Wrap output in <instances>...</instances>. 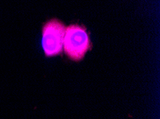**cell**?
<instances>
[{
  "mask_svg": "<svg viewBox=\"0 0 160 119\" xmlns=\"http://www.w3.org/2000/svg\"><path fill=\"white\" fill-rule=\"evenodd\" d=\"M64 24L57 19L46 21L42 29V47L45 57H52L61 54L65 33Z\"/></svg>",
  "mask_w": 160,
  "mask_h": 119,
  "instance_id": "2",
  "label": "cell"
},
{
  "mask_svg": "<svg viewBox=\"0 0 160 119\" xmlns=\"http://www.w3.org/2000/svg\"><path fill=\"white\" fill-rule=\"evenodd\" d=\"M88 34L85 26L71 24L65 29L64 36V52L70 59L80 61L91 48Z\"/></svg>",
  "mask_w": 160,
  "mask_h": 119,
  "instance_id": "1",
  "label": "cell"
}]
</instances>
